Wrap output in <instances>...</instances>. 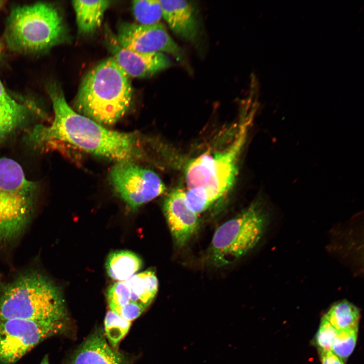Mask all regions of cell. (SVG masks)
<instances>
[{
    "label": "cell",
    "mask_w": 364,
    "mask_h": 364,
    "mask_svg": "<svg viewBox=\"0 0 364 364\" xmlns=\"http://www.w3.org/2000/svg\"><path fill=\"white\" fill-rule=\"evenodd\" d=\"M105 39L112 58L129 77L150 76L171 65L170 59L164 53H139L122 47L109 29Z\"/></svg>",
    "instance_id": "8fae6325"
},
{
    "label": "cell",
    "mask_w": 364,
    "mask_h": 364,
    "mask_svg": "<svg viewBox=\"0 0 364 364\" xmlns=\"http://www.w3.org/2000/svg\"><path fill=\"white\" fill-rule=\"evenodd\" d=\"M14 318L65 325L67 312L61 290L40 271L20 274L0 293V320Z\"/></svg>",
    "instance_id": "3957f363"
},
{
    "label": "cell",
    "mask_w": 364,
    "mask_h": 364,
    "mask_svg": "<svg viewBox=\"0 0 364 364\" xmlns=\"http://www.w3.org/2000/svg\"><path fill=\"white\" fill-rule=\"evenodd\" d=\"M55 116L50 126L37 125L29 133L31 144L41 149L68 144L93 155L118 161L141 159L144 155L142 137L138 133L109 130L73 110L62 89H49Z\"/></svg>",
    "instance_id": "6da1fadb"
},
{
    "label": "cell",
    "mask_w": 364,
    "mask_h": 364,
    "mask_svg": "<svg viewBox=\"0 0 364 364\" xmlns=\"http://www.w3.org/2000/svg\"><path fill=\"white\" fill-rule=\"evenodd\" d=\"M337 330L358 326L360 311L354 304L346 300L333 304L324 315Z\"/></svg>",
    "instance_id": "ac0fdd59"
},
{
    "label": "cell",
    "mask_w": 364,
    "mask_h": 364,
    "mask_svg": "<svg viewBox=\"0 0 364 364\" xmlns=\"http://www.w3.org/2000/svg\"><path fill=\"white\" fill-rule=\"evenodd\" d=\"M337 333V330L323 316L314 338V343L318 351H331V347Z\"/></svg>",
    "instance_id": "603a6c76"
},
{
    "label": "cell",
    "mask_w": 364,
    "mask_h": 364,
    "mask_svg": "<svg viewBox=\"0 0 364 364\" xmlns=\"http://www.w3.org/2000/svg\"><path fill=\"white\" fill-rule=\"evenodd\" d=\"M162 14L170 29L178 37L192 43L198 40L200 28L196 9L184 0L159 1Z\"/></svg>",
    "instance_id": "4fadbf2b"
},
{
    "label": "cell",
    "mask_w": 364,
    "mask_h": 364,
    "mask_svg": "<svg viewBox=\"0 0 364 364\" xmlns=\"http://www.w3.org/2000/svg\"><path fill=\"white\" fill-rule=\"evenodd\" d=\"M116 37L119 43L128 50L142 53H166L182 63L186 61L183 49L161 23L152 25L123 23Z\"/></svg>",
    "instance_id": "30bf717a"
},
{
    "label": "cell",
    "mask_w": 364,
    "mask_h": 364,
    "mask_svg": "<svg viewBox=\"0 0 364 364\" xmlns=\"http://www.w3.org/2000/svg\"><path fill=\"white\" fill-rule=\"evenodd\" d=\"M269 221L268 212L254 203L227 220L214 233L208 252L215 267L236 262L252 250L264 235Z\"/></svg>",
    "instance_id": "52a82bcc"
},
{
    "label": "cell",
    "mask_w": 364,
    "mask_h": 364,
    "mask_svg": "<svg viewBox=\"0 0 364 364\" xmlns=\"http://www.w3.org/2000/svg\"><path fill=\"white\" fill-rule=\"evenodd\" d=\"M358 326L337 330L331 351L343 361L353 352L356 343Z\"/></svg>",
    "instance_id": "ffe728a7"
},
{
    "label": "cell",
    "mask_w": 364,
    "mask_h": 364,
    "mask_svg": "<svg viewBox=\"0 0 364 364\" xmlns=\"http://www.w3.org/2000/svg\"><path fill=\"white\" fill-rule=\"evenodd\" d=\"M132 97L129 77L110 57L86 74L74 105L77 113L102 125H111L124 115Z\"/></svg>",
    "instance_id": "277c9868"
},
{
    "label": "cell",
    "mask_w": 364,
    "mask_h": 364,
    "mask_svg": "<svg viewBox=\"0 0 364 364\" xmlns=\"http://www.w3.org/2000/svg\"><path fill=\"white\" fill-rule=\"evenodd\" d=\"M64 325L21 319L0 320V362L13 364Z\"/></svg>",
    "instance_id": "9c48e42d"
},
{
    "label": "cell",
    "mask_w": 364,
    "mask_h": 364,
    "mask_svg": "<svg viewBox=\"0 0 364 364\" xmlns=\"http://www.w3.org/2000/svg\"><path fill=\"white\" fill-rule=\"evenodd\" d=\"M321 364H344L343 361L331 350H320Z\"/></svg>",
    "instance_id": "d4e9b609"
},
{
    "label": "cell",
    "mask_w": 364,
    "mask_h": 364,
    "mask_svg": "<svg viewBox=\"0 0 364 364\" xmlns=\"http://www.w3.org/2000/svg\"><path fill=\"white\" fill-rule=\"evenodd\" d=\"M141 258L134 253L127 250L111 252L106 261V269L113 280L122 281L127 280L138 271L142 265Z\"/></svg>",
    "instance_id": "e0dca14e"
},
{
    "label": "cell",
    "mask_w": 364,
    "mask_h": 364,
    "mask_svg": "<svg viewBox=\"0 0 364 364\" xmlns=\"http://www.w3.org/2000/svg\"><path fill=\"white\" fill-rule=\"evenodd\" d=\"M109 1H73L78 32L82 34L94 32L101 25Z\"/></svg>",
    "instance_id": "9a60e30c"
},
{
    "label": "cell",
    "mask_w": 364,
    "mask_h": 364,
    "mask_svg": "<svg viewBox=\"0 0 364 364\" xmlns=\"http://www.w3.org/2000/svg\"><path fill=\"white\" fill-rule=\"evenodd\" d=\"M37 186L13 159L0 158V249L15 242L29 223Z\"/></svg>",
    "instance_id": "5b68a950"
},
{
    "label": "cell",
    "mask_w": 364,
    "mask_h": 364,
    "mask_svg": "<svg viewBox=\"0 0 364 364\" xmlns=\"http://www.w3.org/2000/svg\"><path fill=\"white\" fill-rule=\"evenodd\" d=\"M40 364H50L48 355L44 356L42 361H41Z\"/></svg>",
    "instance_id": "4316f807"
},
{
    "label": "cell",
    "mask_w": 364,
    "mask_h": 364,
    "mask_svg": "<svg viewBox=\"0 0 364 364\" xmlns=\"http://www.w3.org/2000/svg\"><path fill=\"white\" fill-rule=\"evenodd\" d=\"M146 308L140 305L132 302H129L124 305L110 309L121 317L131 322L138 317Z\"/></svg>",
    "instance_id": "cb8c5ba5"
},
{
    "label": "cell",
    "mask_w": 364,
    "mask_h": 364,
    "mask_svg": "<svg viewBox=\"0 0 364 364\" xmlns=\"http://www.w3.org/2000/svg\"><path fill=\"white\" fill-rule=\"evenodd\" d=\"M0 102L4 104L14 108V109H23L25 107L24 106L20 104L13 99L7 93L5 89L3 84L0 81Z\"/></svg>",
    "instance_id": "484cf974"
},
{
    "label": "cell",
    "mask_w": 364,
    "mask_h": 364,
    "mask_svg": "<svg viewBox=\"0 0 364 364\" xmlns=\"http://www.w3.org/2000/svg\"><path fill=\"white\" fill-rule=\"evenodd\" d=\"M130 298V302L140 305L146 309L156 296L158 281L155 272L151 270L135 274L125 280Z\"/></svg>",
    "instance_id": "2e32d148"
},
{
    "label": "cell",
    "mask_w": 364,
    "mask_h": 364,
    "mask_svg": "<svg viewBox=\"0 0 364 364\" xmlns=\"http://www.w3.org/2000/svg\"><path fill=\"white\" fill-rule=\"evenodd\" d=\"M163 211L175 244L184 246L200 225L198 214L187 203L185 190L176 188L171 190L164 198Z\"/></svg>",
    "instance_id": "7c38bea8"
},
{
    "label": "cell",
    "mask_w": 364,
    "mask_h": 364,
    "mask_svg": "<svg viewBox=\"0 0 364 364\" xmlns=\"http://www.w3.org/2000/svg\"><path fill=\"white\" fill-rule=\"evenodd\" d=\"M132 11L138 24L143 25L158 24L162 18L159 1H134L132 2Z\"/></svg>",
    "instance_id": "d6986e66"
},
{
    "label": "cell",
    "mask_w": 364,
    "mask_h": 364,
    "mask_svg": "<svg viewBox=\"0 0 364 364\" xmlns=\"http://www.w3.org/2000/svg\"><path fill=\"white\" fill-rule=\"evenodd\" d=\"M0 5H1V2H0Z\"/></svg>",
    "instance_id": "f1b7e54d"
},
{
    "label": "cell",
    "mask_w": 364,
    "mask_h": 364,
    "mask_svg": "<svg viewBox=\"0 0 364 364\" xmlns=\"http://www.w3.org/2000/svg\"><path fill=\"white\" fill-rule=\"evenodd\" d=\"M26 113L25 108L14 109L0 102V141L21 123Z\"/></svg>",
    "instance_id": "7402d4cb"
},
{
    "label": "cell",
    "mask_w": 364,
    "mask_h": 364,
    "mask_svg": "<svg viewBox=\"0 0 364 364\" xmlns=\"http://www.w3.org/2000/svg\"><path fill=\"white\" fill-rule=\"evenodd\" d=\"M247 124L243 121L230 144L223 150L206 151L191 159L185 168L188 205L196 213L207 210L231 189L238 171Z\"/></svg>",
    "instance_id": "7a4b0ae2"
},
{
    "label": "cell",
    "mask_w": 364,
    "mask_h": 364,
    "mask_svg": "<svg viewBox=\"0 0 364 364\" xmlns=\"http://www.w3.org/2000/svg\"><path fill=\"white\" fill-rule=\"evenodd\" d=\"M0 280H1V275H0Z\"/></svg>",
    "instance_id": "83f0119b"
},
{
    "label": "cell",
    "mask_w": 364,
    "mask_h": 364,
    "mask_svg": "<svg viewBox=\"0 0 364 364\" xmlns=\"http://www.w3.org/2000/svg\"><path fill=\"white\" fill-rule=\"evenodd\" d=\"M63 20L53 5L39 3L17 7L9 15L6 39L14 50L38 52L64 40Z\"/></svg>",
    "instance_id": "8992f818"
},
{
    "label": "cell",
    "mask_w": 364,
    "mask_h": 364,
    "mask_svg": "<svg viewBox=\"0 0 364 364\" xmlns=\"http://www.w3.org/2000/svg\"><path fill=\"white\" fill-rule=\"evenodd\" d=\"M70 364H127V359L111 348L102 332L97 331L77 349Z\"/></svg>",
    "instance_id": "5bb4252c"
},
{
    "label": "cell",
    "mask_w": 364,
    "mask_h": 364,
    "mask_svg": "<svg viewBox=\"0 0 364 364\" xmlns=\"http://www.w3.org/2000/svg\"><path fill=\"white\" fill-rule=\"evenodd\" d=\"M109 180L116 193L133 210L160 196L165 190L156 172L132 161L117 162L110 171Z\"/></svg>",
    "instance_id": "ba28073f"
},
{
    "label": "cell",
    "mask_w": 364,
    "mask_h": 364,
    "mask_svg": "<svg viewBox=\"0 0 364 364\" xmlns=\"http://www.w3.org/2000/svg\"><path fill=\"white\" fill-rule=\"evenodd\" d=\"M131 322L109 310L104 321L106 335L113 346H116L127 333Z\"/></svg>",
    "instance_id": "44dd1931"
}]
</instances>
